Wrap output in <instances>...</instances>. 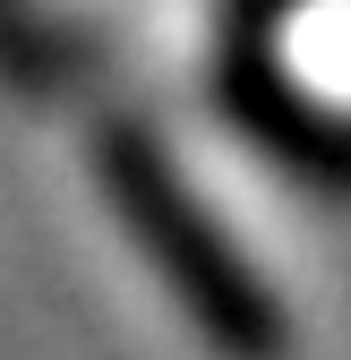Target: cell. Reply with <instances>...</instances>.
<instances>
[{"instance_id": "6da1fadb", "label": "cell", "mask_w": 351, "mask_h": 360, "mask_svg": "<svg viewBox=\"0 0 351 360\" xmlns=\"http://www.w3.org/2000/svg\"><path fill=\"white\" fill-rule=\"evenodd\" d=\"M103 180H112L120 223L154 257L163 292L197 318V335L214 352L223 360H291V318L274 309V292L240 266V249L214 232V214L171 180V163L138 129H103Z\"/></svg>"}]
</instances>
